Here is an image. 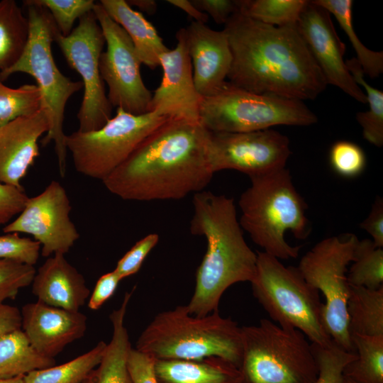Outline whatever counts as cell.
Listing matches in <instances>:
<instances>
[{
  "mask_svg": "<svg viewBox=\"0 0 383 383\" xmlns=\"http://www.w3.org/2000/svg\"><path fill=\"white\" fill-rule=\"evenodd\" d=\"M43 106L36 84H23L16 89L4 84L0 78V127L22 116L38 112Z\"/></svg>",
  "mask_w": 383,
  "mask_h": 383,
  "instance_id": "34",
  "label": "cell"
},
{
  "mask_svg": "<svg viewBox=\"0 0 383 383\" xmlns=\"http://www.w3.org/2000/svg\"><path fill=\"white\" fill-rule=\"evenodd\" d=\"M306 0H240L245 16L265 24L282 27L296 24Z\"/></svg>",
  "mask_w": 383,
  "mask_h": 383,
  "instance_id": "33",
  "label": "cell"
},
{
  "mask_svg": "<svg viewBox=\"0 0 383 383\" xmlns=\"http://www.w3.org/2000/svg\"><path fill=\"white\" fill-rule=\"evenodd\" d=\"M29 23L28 38L18 61L9 70L0 72L2 82L17 72L32 76L37 82L42 96V107L45 109L49 130L40 143L45 146L50 142L55 145L58 169L61 177L66 174V134L63 131L65 109L69 99L82 87V81H72L57 68L51 50L57 27L50 12L34 0L24 1Z\"/></svg>",
  "mask_w": 383,
  "mask_h": 383,
  "instance_id": "6",
  "label": "cell"
},
{
  "mask_svg": "<svg viewBox=\"0 0 383 383\" xmlns=\"http://www.w3.org/2000/svg\"><path fill=\"white\" fill-rule=\"evenodd\" d=\"M152 356L131 348L127 359V368L132 383H158Z\"/></svg>",
  "mask_w": 383,
  "mask_h": 383,
  "instance_id": "41",
  "label": "cell"
},
{
  "mask_svg": "<svg viewBox=\"0 0 383 383\" xmlns=\"http://www.w3.org/2000/svg\"><path fill=\"white\" fill-rule=\"evenodd\" d=\"M167 2L187 13L195 21L205 24L208 21L209 16L199 11L191 0H167Z\"/></svg>",
  "mask_w": 383,
  "mask_h": 383,
  "instance_id": "47",
  "label": "cell"
},
{
  "mask_svg": "<svg viewBox=\"0 0 383 383\" xmlns=\"http://www.w3.org/2000/svg\"><path fill=\"white\" fill-rule=\"evenodd\" d=\"M201 12L210 16L218 24H226L240 10V0H191Z\"/></svg>",
  "mask_w": 383,
  "mask_h": 383,
  "instance_id": "43",
  "label": "cell"
},
{
  "mask_svg": "<svg viewBox=\"0 0 383 383\" xmlns=\"http://www.w3.org/2000/svg\"><path fill=\"white\" fill-rule=\"evenodd\" d=\"M29 23L14 0L0 1V72L11 67L26 45Z\"/></svg>",
  "mask_w": 383,
  "mask_h": 383,
  "instance_id": "27",
  "label": "cell"
},
{
  "mask_svg": "<svg viewBox=\"0 0 383 383\" xmlns=\"http://www.w3.org/2000/svg\"><path fill=\"white\" fill-rule=\"evenodd\" d=\"M55 41L70 67L82 77L84 94L77 115L78 131L89 132L102 128L111 118L113 107L99 70L105 38L93 11L79 18L78 26L67 36L58 31Z\"/></svg>",
  "mask_w": 383,
  "mask_h": 383,
  "instance_id": "12",
  "label": "cell"
},
{
  "mask_svg": "<svg viewBox=\"0 0 383 383\" xmlns=\"http://www.w3.org/2000/svg\"><path fill=\"white\" fill-rule=\"evenodd\" d=\"M40 253V245L35 240L21 237L17 233L0 235V260H11L34 266Z\"/></svg>",
  "mask_w": 383,
  "mask_h": 383,
  "instance_id": "39",
  "label": "cell"
},
{
  "mask_svg": "<svg viewBox=\"0 0 383 383\" xmlns=\"http://www.w3.org/2000/svg\"><path fill=\"white\" fill-rule=\"evenodd\" d=\"M18 329H21V310L14 306L0 304V338Z\"/></svg>",
  "mask_w": 383,
  "mask_h": 383,
  "instance_id": "46",
  "label": "cell"
},
{
  "mask_svg": "<svg viewBox=\"0 0 383 383\" xmlns=\"http://www.w3.org/2000/svg\"><path fill=\"white\" fill-rule=\"evenodd\" d=\"M135 348L158 360H201L218 357L240 367L241 327L218 311L190 314L187 305L157 313L140 333Z\"/></svg>",
  "mask_w": 383,
  "mask_h": 383,
  "instance_id": "4",
  "label": "cell"
},
{
  "mask_svg": "<svg viewBox=\"0 0 383 383\" xmlns=\"http://www.w3.org/2000/svg\"><path fill=\"white\" fill-rule=\"evenodd\" d=\"M313 1L335 17L353 45L356 52V59L361 65L364 74L372 79L378 77L383 72V52L367 48L357 35L353 23V1L351 0H314Z\"/></svg>",
  "mask_w": 383,
  "mask_h": 383,
  "instance_id": "30",
  "label": "cell"
},
{
  "mask_svg": "<svg viewBox=\"0 0 383 383\" xmlns=\"http://www.w3.org/2000/svg\"><path fill=\"white\" fill-rule=\"evenodd\" d=\"M49 130L42 107L35 113L19 117L0 127V182L23 188L21 179L39 156L38 141Z\"/></svg>",
  "mask_w": 383,
  "mask_h": 383,
  "instance_id": "20",
  "label": "cell"
},
{
  "mask_svg": "<svg viewBox=\"0 0 383 383\" xmlns=\"http://www.w3.org/2000/svg\"><path fill=\"white\" fill-rule=\"evenodd\" d=\"M30 285L38 301L72 311H79L90 296L84 276L61 253L47 258Z\"/></svg>",
  "mask_w": 383,
  "mask_h": 383,
  "instance_id": "21",
  "label": "cell"
},
{
  "mask_svg": "<svg viewBox=\"0 0 383 383\" xmlns=\"http://www.w3.org/2000/svg\"><path fill=\"white\" fill-rule=\"evenodd\" d=\"M51 14L59 32L67 36L72 30L74 21L93 11V0H34Z\"/></svg>",
  "mask_w": 383,
  "mask_h": 383,
  "instance_id": "37",
  "label": "cell"
},
{
  "mask_svg": "<svg viewBox=\"0 0 383 383\" xmlns=\"http://www.w3.org/2000/svg\"><path fill=\"white\" fill-rule=\"evenodd\" d=\"M352 262L347 273L350 285L370 289L383 286V248L375 246L371 239L359 240Z\"/></svg>",
  "mask_w": 383,
  "mask_h": 383,
  "instance_id": "32",
  "label": "cell"
},
{
  "mask_svg": "<svg viewBox=\"0 0 383 383\" xmlns=\"http://www.w3.org/2000/svg\"><path fill=\"white\" fill-rule=\"evenodd\" d=\"M23 188L0 182V226L8 223L24 209L28 199Z\"/></svg>",
  "mask_w": 383,
  "mask_h": 383,
  "instance_id": "42",
  "label": "cell"
},
{
  "mask_svg": "<svg viewBox=\"0 0 383 383\" xmlns=\"http://www.w3.org/2000/svg\"><path fill=\"white\" fill-rule=\"evenodd\" d=\"M329 162L335 173L345 178H353L362 173L367 160L364 150L358 145L339 140L330 149Z\"/></svg>",
  "mask_w": 383,
  "mask_h": 383,
  "instance_id": "36",
  "label": "cell"
},
{
  "mask_svg": "<svg viewBox=\"0 0 383 383\" xmlns=\"http://www.w3.org/2000/svg\"><path fill=\"white\" fill-rule=\"evenodd\" d=\"M0 383H25L23 376L0 380Z\"/></svg>",
  "mask_w": 383,
  "mask_h": 383,
  "instance_id": "49",
  "label": "cell"
},
{
  "mask_svg": "<svg viewBox=\"0 0 383 383\" xmlns=\"http://www.w3.org/2000/svg\"><path fill=\"white\" fill-rule=\"evenodd\" d=\"M158 383H241L239 368L218 357L155 360Z\"/></svg>",
  "mask_w": 383,
  "mask_h": 383,
  "instance_id": "23",
  "label": "cell"
},
{
  "mask_svg": "<svg viewBox=\"0 0 383 383\" xmlns=\"http://www.w3.org/2000/svg\"><path fill=\"white\" fill-rule=\"evenodd\" d=\"M131 294L126 292L120 307L109 316L112 337L97 369L94 370L96 383H132L127 368V359L132 347L124 324Z\"/></svg>",
  "mask_w": 383,
  "mask_h": 383,
  "instance_id": "24",
  "label": "cell"
},
{
  "mask_svg": "<svg viewBox=\"0 0 383 383\" xmlns=\"http://www.w3.org/2000/svg\"><path fill=\"white\" fill-rule=\"evenodd\" d=\"M121 280L114 270L101 275L89 297L88 307L93 311L99 309L113 296Z\"/></svg>",
  "mask_w": 383,
  "mask_h": 383,
  "instance_id": "44",
  "label": "cell"
},
{
  "mask_svg": "<svg viewBox=\"0 0 383 383\" xmlns=\"http://www.w3.org/2000/svg\"><path fill=\"white\" fill-rule=\"evenodd\" d=\"M296 26L327 84L360 103H367L365 94L346 67L345 45L336 33L331 13L313 1H307Z\"/></svg>",
  "mask_w": 383,
  "mask_h": 383,
  "instance_id": "16",
  "label": "cell"
},
{
  "mask_svg": "<svg viewBox=\"0 0 383 383\" xmlns=\"http://www.w3.org/2000/svg\"><path fill=\"white\" fill-rule=\"evenodd\" d=\"M196 89L201 97L217 91L226 82L232 54L226 32L192 21L185 28Z\"/></svg>",
  "mask_w": 383,
  "mask_h": 383,
  "instance_id": "19",
  "label": "cell"
},
{
  "mask_svg": "<svg viewBox=\"0 0 383 383\" xmlns=\"http://www.w3.org/2000/svg\"><path fill=\"white\" fill-rule=\"evenodd\" d=\"M317 121L303 101L255 94L227 81L214 94L202 97L199 108V121L211 132H250L279 125L307 126Z\"/></svg>",
  "mask_w": 383,
  "mask_h": 383,
  "instance_id": "9",
  "label": "cell"
},
{
  "mask_svg": "<svg viewBox=\"0 0 383 383\" xmlns=\"http://www.w3.org/2000/svg\"><path fill=\"white\" fill-rule=\"evenodd\" d=\"M250 283L253 296L277 324L301 331L319 346L332 345L323 325L319 291L305 280L298 267H286L278 258L257 252Z\"/></svg>",
  "mask_w": 383,
  "mask_h": 383,
  "instance_id": "7",
  "label": "cell"
},
{
  "mask_svg": "<svg viewBox=\"0 0 383 383\" xmlns=\"http://www.w3.org/2000/svg\"><path fill=\"white\" fill-rule=\"evenodd\" d=\"M358 241L353 233L326 238L308 251L297 267L305 280L325 297L323 321L332 341L353 354L356 351L348 326L347 273Z\"/></svg>",
  "mask_w": 383,
  "mask_h": 383,
  "instance_id": "10",
  "label": "cell"
},
{
  "mask_svg": "<svg viewBox=\"0 0 383 383\" xmlns=\"http://www.w3.org/2000/svg\"><path fill=\"white\" fill-rule=\"evenodd\" d=\"M223 30L232 54L227 78L233 85L255 94L300 101L315 99L326 88L296 23L277 27L238 11Z\"/></svg>",
  "mask_w": 383,
  "mask_h": 383,
  "instance_id": "2",
  "label": "cell"
},
{
  "mask_svg": "<svg viewBox=\"0 0 383 383\" xmlns=\"http://www.w3.org/2000/svg\"><path fill=\"white\" fill-rule=\"evenodd\" d=\"M356 357L343 374L357 383H383V335L353 334Z\"/></svg>",
  "mask_w": 383,
  "mask_h": 383,
  "instance_id": "29",
  "label": "cell"
},
{
  "mask_svg": "<svg viewBox=\"0 0 383 383\" xmlns=\"http://www.w3.org/2000/svg\"><path fill=\"white\" fill-rule=\"evenodd\" d=\"M99 2L109 16L126 32L141 64L152 70L160 66V56L169 48L153 25L126 0H101Z\"/></svg>",
  "mask_w": 383,
  "mask_h": 383,
  "instance_id": "22",
  "label": "cell"
},
{
  "mask_svg": "<svg viewBox=\"0 0 383 383\" xmlns=\"http://www.w3.org/2000/svg\"><path fill=\"white\" fill-rule=\"evenodd\" d=\"M71 210L65 189L52 180L41 193L29 197L18 216L2 230L5 233L32 235L40 243L43 257L65 255L80 236L70 219Z\"/></svg>",
  "mask_w": 383,
  "mask_h": 383,
  "instance_id": "15",
  "label": "cell"
},
{
  "mask_svg": "<svg viewBox=\"0 0 383 383\" xmlns=\"http://www.w3.org/2000/svg\"><path fill=\"white\" fill-rule=\"evenodd\" d=\"M346 67L356 84L366 92L370 109L356 113V120L362 129L364 138L372 145H383V92L370 85L356 57L345 60Z\"/></svg>",
  "mask_w": 383,
  "mask_h": 383,
  "instance_id": "31",
  "label": "cell"
},
{
  "mask_svg": "<svg viewBox=\"0 0 383 383\" xmlns=\"http://www.w3.org/2000/svg\"><path fill=\"white\" fill-rule=\"evenodd\" d=\"M241 383H313L318 368L306 335L268 319L241 327Z\"/></svg>",
  "mask_w": 383,
  "mask_h": 383,
  "instance_id": "8",
  "label": "cell"
},
{
  "mask_svg": "<svg viewBox=\"0 0 383 383\" xmlns=\"http://www.w3.org/2000/svg\"><path fill=\"white\" fill-rule=\"evenodd\" d=\"M210 131L200 121L170 118L102 182L124 200H177L203 191L213 172Z\"/></svg>",
  "mask_w": 383,
  "mask_h": 383,
  "instance_id": "1",
  "label": "cell"
},
{
  "mask_svg": "<svg viewBox=\"0 0 383 383\" xmlns=\"http://www.w3.org/2000/svg\"><path fill=\"white\" fill-rule=\"evenodd\" d=\"M34 266L11 260H0V304L15 299L18 292L31 284Z\"/></svg>",
  "mask_w": 383,
  "mask_h": 383,
  "instance_id": "38",
  "label": "cell"
},
{
  "mask_svg": "<svg viewBox=\"0 0 383 383\" xmlns=\"http://www.w3.org/2000/svg\"><path fill=\"white\" fill-rule=\"evenodd\" d=\"M360 227L372 236V240L375 246L383 248L382 199L377 198L368 216L360 224Z\"/></svg>",
  "mask_w": 383,
  "mask_h": 383,
  "instance_id": "45",
  "label": "cell"
},
{
  "mask_svg": "<svg viewBox=\"0 0 383 383\" xmlns=\"http://www.w3.org/2000/svg\"><path fill=\"white\" fill-rule=\"evenodd\" d=\"M126 1L131 7L135 6L149 15H152L157 11V4L154 0H128Z\"/></svg>",
  "mask_w": 383,
  "mask_h": 383,
  "instance_id": "48",
  "label": "cell"
},
{
  "mask_svg": "<svg viewBox=\"0 0 383 383\" xmlns=\"http://www.w3.org/2000/svg\"><path fill=\"white\" fill-rule=\"evenodd\" d=\"M21 330L40 355L55 359L70 343L84 336L87 317L78 311L43 302L28 303L21 309Z\"/></svg>",
  "mask_w": 383,
  "mask_h": 383,
  "instance_id": "18",
  "label": "cell"
},
{
  "mask_svg": "<svg viewBox=\"0 0 383 383\" xmlns=\"http://www.w3.org/2000/svg\"><path fill=\"white\" fill-rule=\"evenodd\" d=\"M168 118L155 111L134 115L117 108L116 115L102 128L66 135L65 145L78 172L103 181Z\"/></svg>",
  "mask_w": 383,
  "mask_h": 383,
  "instance_id": "11",
  "label": "cell"
},
{
  "mask_svg": "<svg viewBox=\"0 0 383 383\" xmlns=\"http://www.w3.org/2000/svg\"><path fill=\"white\" fill-rule=\"evenodd\" d=\"M93 12L106 44L100 57L99 70L108 86L107 97L111 106L134 115L150 112L152 94L142 79L141 62L131 38L99 2L95 4Z\"/></svg>",
  "mask_w": 383,
  "mask_h": 383,
  "instance_id": "13",
  "label": "cell"
},
{
  "mask_svg": "<svg viewBox=\"0 0 383 383\" xmlns=\"http://www.w3.org/2000/svg\"><path fill=\"white\" fill-rule=\"evenodd\" d=\"M347 312L350 335H383V286L370 289L350 284Z\"/></svg>",
  "mask_w": 383,
  "mask_h": 383,
  "instance_id": "25",
  "label": "cell"
},
{
  "mask_svg": "<svg viewBox=\"0 0 383 383\" xmlns=\"http://www.w3.org/2000/svg\"><path fill=\"white\" fill-rule=\"evenodd\" d=\"M55 364V359L39 355L31 347L21 329L0 338V380L24 376Z\"/></svg>",
  "mask_w": 383,
  "mask_h": 383,
  "instance_id": "26",
  "label": "cell"
},
{
  "mask_svg": "<svg viewBox=\"0 0 383 383\" xmlns=\"http://www.w3.org/2000/svg\"><path fill=\"white\" fill-rule=\"evenodd\" d=\"M176 38L175 48L160 56L163 74L160 86L152 96L150 111L167 118L199 121L202 97L194 82L185 28L177 32Z\"/></svg>",
  "mask_w": 383,
  "mask_h": 383,
  "instance_id": "17",
  "label": "cell"
},
{
  "mask_svg": "<svg viewBox=\"0 0 383 383\" xmlns=\"http://www.w3.org/2000/svg\"><path fill=\"white\" fill-rule=\"evenodd\" d=\"M159 235L150 233L138 240L117 262L114 269L121 279L137 273L149 252L157 245Z\"/></svg>",
  "mask_w": 383,
  "mask_h": 383,
  "instance_id": "40",
  "label": "cell"
},
{
  "mask_svg": "<svg viewBox=\"0 0 383 383\" xmlns=\"http://www.w3.org/2000/svg\"><path fill=\"white\" fill-rule=\"evenodd\" d=\"M318 368V375L313 383H350L343 374L345 366L356 357V354L348 353L333 342L328 347L311 344Z\"/></svg>",
  "mask_w": 383,
  "mask_h": 383,
  "instance_id": "35",
  "label": "cell"
},
{
  "mask_svg": "<svg viewBox=\"0 0 383 383\" xmlns=\"http://www.w3.org/2000/svg\"><path fill=\"white\" fill-rule=\"evenodd\" d=\"M83 383H96L94 370Z\"/></svg>",
  "mask_w": 383,
  "mask_h": 383,
  "instance_id": "50",
  "label": "cell"
},
{
  "mask_svg": "<svg viewBox=\"0 0 383 383\" xmlns=\"http://www.w3.org/2000/svg\"><path fill=\"white\" fill-rule=\"evenodd\" d=\"M99 341L91 350L64 364L33 370L25 383H83L99 365L106 348Z\"/></svg>",
  "mask_w": 383,
  "mask_h": 383,
  "instance_id": "28",
  "label": "cell"
},
{
  "mask_svg": "<svg viewBox=\"0 0 383 383\" xmlns=\"http://www.w3.org/2000/svg\"><path fill=\"white\" fill-rule=\"evenodd\" d=\"M289 140L272 128L240 133L211 132L209 157L215 174L234 170L250 178L284 168L290 157Z\"/></svg>",
  "mask_w": 383,
  "mask_h": 383,
  "instance_id": "14",
  "label": "cell"
},
{
  "mask_svg": "<svg viewBox=\"0 0 383 383\" xmlns=\"http://www.w3.org/2000/svg\"><path fill=\"white\" fill-rule=\"evenodd\" d=\"M251 184L240 195V225L252 241L264 251L279 260L296 258L301 245H290L285 233L291 231L296 238L306 239L309 223L307 205L292 182L286 167L250 177Z\"/></svg>",
  "mask_w": 383,
  "mask_h": 383,
  "instance_id": "5",
  "label": "cell"
},
{
  "mask_svg": "<svg viewBox=\"0 0 383 383\" xmlns=\"http://www.w3.org/2000/svg\"><path fill=\"white\" fill-rule=\"evenodd\" d=\"M192 203L190 231L205 237L207 250L187 307L190 314L201 317L218 311L221 298L229 287L252 280L257 253L243 237L233 198L203 190L194 194Z\"/></svg>",
  "mask_w": 383,
  "mask_h": 383,
  "instance_id": "3",
  "label": "cell"
}]
</instances>
